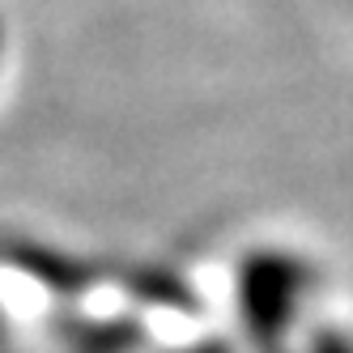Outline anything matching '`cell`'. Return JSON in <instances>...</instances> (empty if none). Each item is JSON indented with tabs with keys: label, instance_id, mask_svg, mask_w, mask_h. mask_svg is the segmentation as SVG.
Segmentation results:
<instances>
[{
	"label": "cell",
	"instance_id": "cell-2",
	"mask_svg": "<svg viewBox=\"0 0 353 353\" xmlns=\"http://www.w3.org/2000/svg\"><path fill=\"white\" fill-rule=\"evenodd\" d=\"M319 353H349V349H345L341 341H323V345H319Z\"/></svg>",
	"mask_w": 353,
	"mask_h": 353
},
{
	"label": "cell",
	"instance_id": "cell-1",
	"mask_svg": "<svg viewBox=\"0 0 353 353\" xmlns=\"http://www.w3.org/2000/svg\"><path fill=\"white\" fill-rule=\"evenodd\" d=\"M290 294H294V276L285 268H256L247 276V315H251V327L256 336L272 341L276 327H281L285 311H290Z\"/></svg>",
	"mask_w": 353,
	"mask_h": 353
}]
</instances>
